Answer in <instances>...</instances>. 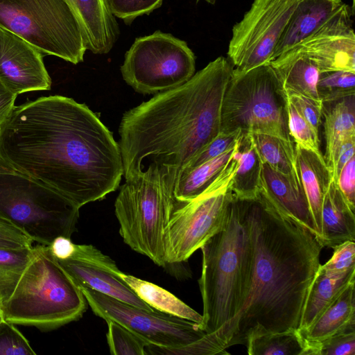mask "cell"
Returning a JSON list of instances; mask_svg holds the SVG:
<instances>
[{
  "label": "cell",
  "mask_w": 355,
  "mask_h": 355,
  "mask_svg": "<svg viewBox=\"0 0 355 355\" xmlns=\"http://www.w3.org/2000/svg\"><path fill=\"white\" fill-rule=\"evenodd\" d=\"M79 208L20 173H0V214L34 242L49 245L58 236L71 238Z\"/></svg>",
  "instance_id": "obj_9"
},
{
  "label": "cell",
  "mask_w": 355,
  "mask_h": 355,
  "mask_svg": "<svg viewBox=\"0 0 355 355\" xmlns=\"http://www.w3.org/2000/svg\"><path fill=\"white\" fill-rule=\"evenodd\" d=\"M297 169L305 193L318 240L321 233V212L324 196L332 180L322 153L295 144Z\"/></svg>",
  "instance_id": "obj_20"
},
{
  "label": "cell",
  "mask_w": 355,
  "mask_h": 355,
  "mask_svg": "<svg viewBox=\"0 0 355 355\" xmlns=\"http://www.w3.org/2000/svg\"><path fill=\"white\" fill-rule=\"evenodd\" d=\"M78 286H85L119 300L152 311L121 279L114 260L92 245L75 244L72 254L58 260Z\"/></svg>",
  "instance_id": "obj_15"
},
{
  "label": "cell",
  "mask_w": 355,
  "mask_h": 355,
  "mask_svg": "<svg viewBox=\"0 0 355 355\" xmlns=\"http://www.w3.org/2000/svg\"><path fill=\"white\" fill-rule=\"evenodd\" d=\"M0 307H1V301H0Z\"/></svg>",
  "instance_id": "obj_50"
},
{
  "label": "cell",
  "mask_w": 355,
  "mask_h": 355,
  "mask_svg": "<svg viewBox=\"0 0 355 355\" xmlns=\"http://www.w3.org/2000/svg\"><path fill=\"white\" fill-rule=\"evenodd\" d=\"M64 1L78 21L87 50L108 53L119 39L120 29L107 0Z\"/></svg>",
  "instance_id": "obj_17"
},
{
  "label": "cell",
  "mask_w": 355,
  "mask_h": 355,
  "mask_svg": "<svg viewBox=\"0 0 355 355\" xmlns=\"http://www.w3.org/2000/svg\"><path fill=\"white\" fill-rule=\"evenodd\" d=\"M337 184L348 204L355 210V156L343 168Z\"/></svg>",
  "instance_id": "obj_42"
},
{
  "label": "cell",
  "mask_w": 355,
  "mask_h": 355,
  "mask_svg": "<svg viewBox=\"0 0 355 355\" xmlns=\"http://www.w3.org/2000/svg\"><path fill=\"white\" fill-rule=\"evenodd\" d=\"M245 345L249 355H318L315 343L305 339L298 329L250 334Z\"/></svg>",
  "instance_id": "obj_26"
},
{
  "label": "cell",
  "mask_w": 355,
  "mask_h": 355,
  "mask_svg": "<svg viewBox=\"0 0 355 355\" xmlns=\"http://www.w3.org/2000/svg\"><path fill=\"white\" fill-rule=\"evenodd\" d=\"M236 152L217 178L200 195L179 202L166 234L167 264L184 262L211 237L225 229L233 198L231 183L237 165Z\"/></svg>",
  "instance_id": "obj_10"
},
{
  "label": "cell",
  "mask_w": 355,
  "mask_h": 355,
  "mask_svg": "<svg viewBox=\"0 0 355 355\" xmlns=\"http://www.w3.org/2000/svg\"><path fill=\"white\" fill-rule=\"evenodd\" d=\"M353 279L355 270L344 274H329L320 264L306 295L298 329L308 328Z\"/></svg>",
  "instance_id": "obj_25"
},
{
  "label": "cell",
  "mask_w": 355,
  "mask_h": 355,
  "mask_svg": "<svg viewBox=\"0 0 355 355\" xmlns=\"http://www.w3.org/2000/svg\"><path fill=\"white\" fill-rule=\"evenodd\" d=\"M270 64L284 90L320 100L317 89L320 73L317 65L306 55L291 49Z\"/></svg>",
  "instance_id": "obj_23"
},
{
  "label": "cell",
  "mask_w": 355,
  "mask_h": 355,
  "mask_svg": "<svg viewBox=\"0 0 355 355\" xmlns=\"http://www.w3.org/2000/svg\"><path fill=\"white\" fill-rule=\"evenodd\" d=\"M287 113L289 134L293 142L304 148L320 154L318 134L288 98Z\"/></svg>",
  "instance_id": "obj_34"
},
{
  "label": "cell",
  "mask_w": 355,
  "mask_h": 355,
  "mask_svg": "<svg viewBox=\"0 0 355 355\" xmlns=\"http://www.w3.org/2000/svg\"><path fill=\"white\" fill-rule=\"evenodd\" d=\"M0 173H19L0 157Z\"/></svg>",
  "instance_id": "obj_46"
},
{
  "label": "cell",
  "mask_w": 355,
  "mask_h": 355,
  "mask_svg": "<svg viewBox=\"0 0 355 355\" xmlns=\"http://www.w3.org/2000/svg\"><path fill=\"white\" fill-rule=\"evenodd\" d=\"M0 28L25 40L44 54L73 64L84 60L85 42L64 0H0Z\"/></svg>",
  "instance_id": "obj_8"
},
{
  "label": "cell",
  "mask_w": 355,
  "mask_h": 355,
  "mask_svg": "<svg viewBox=\"0 0 355 355\" xmlns=\"http://www.w3.org/2000/svg\"><path fill=\"white\" fill-rule=\"evenodd\" d=\"M232 71L230 60L219 56L183 85L123 114L118 144L125 180L150 164L180 169L218 135Z\"/></svg>",
  "instance_id": "obj_3"
},
{
  "label": "cell",
  "mask_w": 355,
  "mask_h": 355,
  "mask_svg": "<svg viewBox=\"0 0 355 355\" xmlns=\"http://www.w3.org/2000/svg\"><path fill=\"white\" fill-rule=\"evenodd\" d=\"M120 276L139 298L154 309L199 324L202 322V315L166 289L123 272Z\"/></svg>",
  "instance_id": "obj_27"
},
{
  "label": "cell",
  "mask_w": 355,
  "mask_h": 355,
  "mask_svg": "<svg viewBox=\"0 0 355 355\" xmlns=\"http://www.w3.org/2000/svg\"><path fill=\"white\" fill-rule=\"evenodd\" d=\"M343 3L342 0H299L271 61L310 36Z\"/></svg>",
  "instance_id": "obj_19"
},
{
  "label": "cell",
  "mask_w": 355,
  "mask_h": 355,
  "mask_svg": "<svg viewBox=\"0 0 355 355\" xmlns=\"http://www.w3.org/2000/svg\"><path fill=\"white\" fill-rule=\"evenodd\" d=\"M259 192L282 216L317 235L309 203L302 187L295 185L287 176L262 166Z\"/></svg>",
  "instance_id": "obj_18"
},
{
  "label": "cell",
  "mask_w": 355,
  "mask_h": 355,
  "mask_svg": "<svg viewBox=\"0 0 355 355\" xmlns=\"http://www.w3.org/2000/svg\"><path fill=\"white\" fill-rule=\"evenodd\" d=\"M245 239L242 216L233 193L225 229L200 248L202 270L198 284L203 313L199 326L206 334L220 331L239 311Z\"/></svg>",
  "instance_id": "obj_6"
},
{
  "label": "cell",
  "mask_w": 355,
  "mask_h": 355,
  "mask_svg": "<svg viewBox=\"0 0 355 355\" xmlns=\"http://www.w3.org/2000/svg\"><path fill=\"white\" fill-rule=\"evenodd\" d=\"M354 284L353 279L308 328L300 330L305 339L319 343L355 327Z\"/></svg>",
  "instance_id": "obj_24"
},
{
  "label": "cell",
  "mask_w": 355,
  "mask_h": 355,
  "mask_svg": "<svg viewBox=\"0 0 355 355\" xmlns=\"http://www.w3.org/2000/svg\"><path fill=\"white\" fill-rule=\"evenodd\" d=\"M33 242L24 232L0 214V248H31Z\"/></svg>",
  "instance_id": "obj_41"
},
{
  "label": "cell",
  "mask_w": 355,
  "mask_h": 355,
  "mask_svg": "<svg viewBox=\"0 0 355 355\" xmlns=\"http://www.w3.org/2000/svg\"><path fill=\"white\" fill-rule=\"evenodd\" d=\"M298 1H253L232 28L227 55L234 70L245 72L271 61Z\"/></svg>",
  "instance_id": "obj_13"
},
{
  "label": "cell",
  "mask_w": 355,
  "mask_h": 355,
  "mask_svg": "<svg viewBox=\"0 0 355 355\" xmlns=\"http://www.w3.org/2000/svg\"><path fill=\"white\" fill-rule=\"evenodd\" d=\"M106 322V338L111 354L147 355L146 342L121 324L112 320Z\"/></svg>",
  "instance_id": "obj_33"
},
{
  "label": "cell",
  "mask_w": 355,
  "mask_h": 355,
  "mask_svg": "<svg viewBox=\"0 0 355 355\" xmlns=\"http://www.w3.org/2000/svg\"><path fill=\"white\" fill-rule=\"evenodd\" d=\"M317 89L322 102L355 95V73L347 71L320 73Z\"/></svg>",
  "instance_id": "obj_32"
},
{
  "label": "cell",
  "mask_w": 355,
  "mask_h": 355,
  "mask_svg": "<svg viewBox=\"0 0 355 355\" xmlns=\"http://www.w3.org/2000/svg\"><path fill=\"white\" fill-rule=\"evenodd\" d=\"M3 320V313H2V310L0 307V322H2Z\"/></svg>",
  "instance_id": "obj_48"
},
{
  "label": "cell",
  "mask_w": 355,
  "mask_h": 355,
  "mask_svg": "<svg viewBox=\"0 0 355 355\" xmlns=\"http://www.w3.org/2000/svg\"><path fill=\"white\" fill-rule=\"evenodd\" d=\"M355 154V136L345 139L341 144L335 164V169L332 174V180L337 183L339 175L345 165L353 157Z\"/></svg>",
  "instance_id": "obj_43"
},
{
  "label": "cell",
  "mask_w": 355,
  "mask_h": 355,
  "mask_svg": "<svg viewBox=\"0 0 355 355\" xmlns=\"http://www.w3.org/2000/svg\"><path fill=\"white\" fill-rule=\"evenodd\" d=\"M251 135L262 162L302 187L296 166L295 143L268 135L253 133Z\"/></svg>",
  "instance_id": "obj_30"
},
{
  "label": "cell",
  "mask_w": 355,
  "mask_h": 355,
  "mask_svg": "<svg viewBox=\"0 0 355 355\" xmlns=\"http://www.w3.org/2000/svg\"><path fill=\"white\" fill-rule=\"evenodd\" d=\"M78 287L96 315L121 324L148 345L180 348L199 340L206 334L198 323L157 310L150 311L87 287Z\"/></svg>",
  "instance_id": "obj_12"
},
{
  "label": "cell",
  "mask_w": 355,
  "mask_h": 355,
  "mask_svg": "<svg viewBox=\"0 0 355 355\" xmlns=\"http://www.w3.org/2000/svg\"><path fill=\"white\" fill-rule=\"evenodd\" d=\"M28 340L15 327L3 320L0 322V355H35Z\"/></svg>",
  "instance_id": "obj_37"
},
{
  "label": "cell",
  "mask_w": 355,
  "mask_h": 355,
  "mask_svg": "<svg viewBox=\"0 0 355 355\" xmlns=\"http://www.w3.org/2000/svg\"><path fill=\"white\" fill-rule=\"evenodd\" d=\"M325 153L323 155L331 176L341 144L355 136V95L322 102Z\"/></svg>",
  "instance_id": "obj_22"
},
{
  "label": "cell",
  "mask_w": 355,
  "mask_h": 355,
  "mask_svg": "<svg viewBox=\"0 0 355 355\" xmlns=\"http://www.w3.org/2000/svg\"><path fill=\"white\" fill-rule=\"evenodd\" d=\"M354 209L348 204L338 184L331 180L324 196L321 212V245L334 248L355 240Z\"/></svg>",
  "instance_id": "obj_21"
},
{
  "label": "cell",
  "mask_w": 355,
  "mask_h": 355,
  "mask_svg": "<svg viewBox=\"0 0 355 355\" xmlns=\"http://www.w3.org/2000/svg\"><path fill=\"white\" fill-rule=\"evenodd\" d=\"M236 199L246 233L240 306L223 329L210 334L223 350L245 345L254 332L299 328L323 248L310 230L281 215L259 191Z\"/></svg>",
  "instance_id": "obj_2"
},
{
  "label": "cell",
  "mask_w": 355,
  "mask_h": 355,
  "mask_svg": "<svg viewBox=\"0 0 355 355\" xmlns=\"http://www.w3.org/2000/svg\"><path fill=\"white\" fill-rule=\"evenodd\" d=\"M287 98L295 107L313 130L318 134L321 122L322 101L285 90Z\"/></svg>",
  "instance_id": "obj_40"
},
{
  "label": "cell",
  "mask_w": 355,
  "mask_h": 355,
  "mask_svg": "<svg viewBox=\"0 0 355 355\" xmlns=\"http://www.w3.org/2000/svg\"><path fill=\"white\" fill-rule=\"evenodd\" d=\"M75 243L71 238L60 236L53 239L49 248L53 256L57 260L64 259L69 257L73 252Z\"/></svg>",
  "instance_id": "obj_44"
},
{
  "label": "cell",
  "mask_w": 355,
  "mask_h": 355,
  "mask_svg": "<svg viewBox=\"0 0 355 355\" xmlns=\"http://www.w3.org/2000/svg\"><path fill=\"white\" fill-rule=\"evenodd\" d=\"M34 254V246L25 248H0V301L7 300Z\"/></svg>",
  "instance_id": "obj_31"
},
{
  "label": "cell",
  "mask_w": 355,
  "mask_h": 355,
  "mask_svg": "<svg viewBox=\"0 0 355 355\" xmlns=\"http://www.w3.org/2000/svg\"><path fill=\"white\" fill-rule=\"evenodd\" d=\"M0 157L78 208L116 190L119 144L85 103L53 95L15 106L0 125Z\"/></svg>",
  "instance_id": "obj_1"
},
{
  "label": "cell",
  "mask_w": 355,
  "mask_h": 355,
  "mask_svg": "<svg viewBox=\"0 0 355 355\" xmlns=\"http://www.w3.org/2000/svg\"><path fill=\"white\" fill-rule=\"evenodd\" d=\"M17 95L10 91L0 82V125L14 108Z\"/></svg>",
  "instance_id": "obj_45"
},
{
  "label": "cell",
  "mask_w": 355,
  "mask_h": 355,
  "mask_svg": "<svg viewBox=\"0 0 355 355\" xmlns=\"http://www.w3.org/2000/svg\"><path fill=\"white\" fill-rule=\"evenodd\" d=\"M42 54L25 40L0 28V82L17 95L50 89L51 79Z\"/></svg>",
  "instance_id": "obj_16"
},
{
  "label": "cell",
  "mask_w": 355,
  "mask_h": 355,
  "mask_svg": "<svg viewBox=\"0 0 355 355\" xmlns=\"http://www.w3.org/2000/svg\"><path fill=\"white\" fill-rule=\"evenodd\" d=\"M179 169L149 164L120 187L114 202L119 234L134 251L156 265H167L166 234L173 211L179 202L174 194Z\"/></svg>",
  "instance_id": "obj_5"
},
{
  "label": "cell",
  "mask_w": 355,
  "mask_h": 355,
  "mask_svg": "<svg viewBox=\"0 0 355 355\" xmlns=\"http://www.w3.org/2000/svg\"><path fill=\"white\" fill-rule=\"evenodd\" d=\"M264 134L293 141L287 96L270 62L245 72L232 71L222 105L221 131Z\"/></svg>",
  "instance_id": "obj_7"
},
{
  "label": "cell",
  "mask_w": 355,
  "mask_h": 355,
  "mask_svg": "<svg viewBox=\"0 0 355 355\" xmlns=\"http://www.w3.org/2000/svg\"><path fill=\"white\" fill-rule=\"evenodd\" d=\"M352 7L343 3L310 36L293 49L309 58L320 73H355V33Z\"/></svg>",
  "instance_id": "obj_14"
},
{
  "label": "cell",
  "mask_w": 355,
  "mask_h": 355,
  "mask_svg": "<svg viewBox=\"0 0 355 355\" xmlns=\"http://www.w3.org/2000/svg\"><path fill=\"white\" fill-rule=\"evenodd\" d=\"M317 343L318 355H355V327Z\"/></svg>",
  "instance_id": "obj_39"
},
{
  "label": "cell",
  "mask_w": 355,
  "mask_h": 355,
  "mask_svg": "<svg viewBox=\"0 0 355 355\" xmlns=\"http://www.w3.org/2000/svg\"><path fill=\"white\" fill-rule=\"evenodd\" d=\"M200 0H196V2L198 3ZM206 2H207L208 3H210L211 5H214L216 0H205Z\"/></svg>",
  "instance_id": "obj_47"
},
{
  "label": "cell",
  "mask_w": 355,
  "mask_h": 355,
  "mask_svg": "<svg viewBox=\"0 0 355 355\" xmlns=\"http://www.w3.org/2000/svg\"><path fill=\"white\" fill-rule=\"evenodd\" d=\"M352 9L353 10V12L354 11V0H352Z\"/></svg>",
  "instance_id": "obj_49"
},
{
  "label": "cell",
  "mask_w": 355,
  "mask_h": 355,
  "mask_svg": "<svg viewBox=\"0 0 355 355\" xmlns=\"http://www.w3.org/2000/svg\"><path fill=\"white\" fill-rule=\"evenodd\" d=\"M120 70L135 92L157 94L187 82L195 74L196 56L185 41L156 31L135 40Z\"/></svg>",
  "instance_id": "obj_11"
},
{
  "label": "cell",
  "mask_w": 355,
  "mask_h": 355,
  "mask_svg": "<svg viewBox=\"0 0 355 355\" xmlns=\"http://www.w3.org/2000/svg\"><path fill=\"white\" fill-rule=\"evenodd\" d=\"M263 162L251 134H241L239 140L237 165L231 189L238 198H252L259 191Z\"/></svg>",
  "instance_id": "obj_29"
},
{
  "label": "cell",
  "mask_w": 355,
  "mask_h": 355,
  "mask_svg": "<svg viewBox=\"0 0 355 355\" xmlns=\"http://www.w3.org/2000/svg\"><path fill=\"white\" fill-rule=\"evenodd\" d=\"M238 141L232 149L193 168L179 169L174 189L175 198L180 202L188 201L205 191L232 159Z\"/></svg>",
  "instance_id": "obj_28"
},
{
  "label": "cell",
  "mask_w": 355,
  "mask_h": 355,
  "mask_svg": "<svg viewBox=\"0 0 355 355\" xmlns=\"http://www.w3.org/2000/svg\"><path fill=\"white\" fill-rule=\"evenodd\" d=\"M241 135L240 131L220 132L215 139L193 156L180 169L189 170L193 168L232 149L236 145Z\"/></svg>",
  "instance_id": "obj_36"
},
{
  "label": "cell",
  "mask_w": 355,
  "mask_h": 355,
  "mask_svg": "<svg viewBox=\"0 0 355 355\" xmlns=\"http://www.w3.org/2000/svg\"><path fill=\"white\" fill-rule=\"evenodd\" d=\"M107 2L115 17L130 25L136 18L150 15L160 8L163 0H107Z\"/></svg>",
  "instance_id": "obj_35"
},
{
  "label": "cell",
  "mask_w": 355,
  "mask_h": 355,
  "mask_svg": "<svg viewBox=\"0 0 355 355\" xmlns=\"http://www.w3.org/2000/svg\"><path fill=\"white\" fill-rule=\"evenodd\" d=\"M87 304L80 288L49 246L38 244L34 246V254L14 291L1 309L7 322L49 331L79 320Z\"/></svg>",
  "instance_id": "obj_4"
},
{
  "label": "cell",
  "mask_w": 355,
  "mask_h": 355,
  "mask_svg": "<svg viewBox=\"0 0 355 355\" xmlns=\"http://www.w3.org/2000/svg\"><path fill=\"white\" fill-rule=\"evenodd\" d=\"M331 257L321 268L329 274H344L355 270V243L345 241L333 248Z\"/></svg>",
  "instance_id": "obj_38"
}]
</instances>
